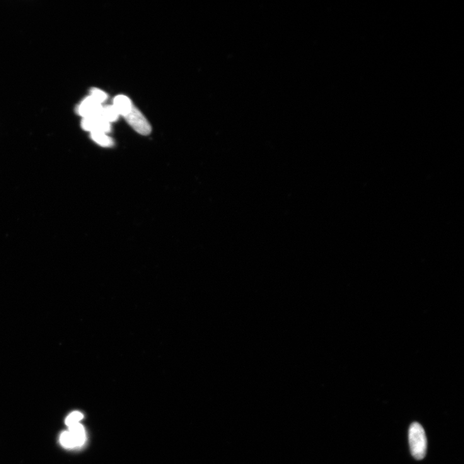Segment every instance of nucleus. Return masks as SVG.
Wrapping results in <instances>:
<instances>
[{"label": "nucleus", "mask_w": 464, "mask_h": 464, "mask_svg": "<svg viewBox=\"0 0 464 464\" xmlns=\"http://www.w3.org/2000/svg\"><path fill=\"white\" fill-rule=\"evenodd\" d=\"M410 451L417 460H422L426 454L427 441L424 428L418 422L413 423L409 430Z\"/></svg>", "instance_id": "nucleus-1"}, {"label": "nucleus", "mask_w": 464, "mask_h": 464, "mask_svg": "<svg viewBox=\"0 0 464 464\" xmlns=\"http://www.w3.org/2000/svg\"><path fill=\"white\" fill-rule=\"evenodd\" d=\"M123 117L133 129L141 135H148L151 132V126L142 113L132 105Z\"/></svg>", "instance_id": "nucleus-2"}, {"label": "nucleus", "mask_w": 464, "mask_h": 464, "mask_svg": "<svg viewBox=\"0 0 464 464\" xmlns=\"http://www.w3.org/2000/svg\"><path fill=\"white\" fill-rule=\"evenodd\" d=\"M103 106L91 96L87 97L77 107V113L83 118L101 117Z\"/></svg>", "instance_id": "nucleus-3"}, {"label": "nucleus", "mask_w": 464, "mask_h": 464, "mask_svg": "<svg viewBox=\"0 0 464 464\" xmlns=\"http://www.w3.org/2000/svg\"><path fill=\"white\" fill-rule=\"evenodd\" d=\"M81 126L83 129L92 132H102L108 134L112 130L111 124L102 117L83 118Z\"/></svg>", "instance_id": "nucleus-4"}, {"label": "nucleus", "mask_w": 464, "mask_h": 464, "mask_svg": "<svg viewBox=\"0 0 464 464\" xmlns=\"http://www.w3.org/2000/svg\"><path fill=\"white\" fill-rule=\"evenodd\" d=\"M133 105L131 100L128 97L120 95L116 96L113 100V106L121 115H124Z\"/></svg>", "instance_id": "nucleus-5"}, {"label": "nucleus", "mask_w": 464, "mask_h": 464, "mask_svg": "<svg viewBox=\"0 0 464 464\" xmlns=\"http://www.w3.org/2000/svg\"><path fill=\"white\" fill-rule=\"evenodd\" d=\"M69 427V431L71 432L72 437H73L76 446H82L84 444V441H85V432H84L83 425L79 424V423H77V424L71 425V426Z\"/></svg>", "instance_id": "nucleus-6"}, {"label": "nucleus", "mask_w": 464, "mask_h": 464, "mask_svg": "<svg viewBox=\"0 0 464 464\" xmlns=\"http://www.w3.org/2000/svg\"><path fill=\"white\" fill-rule=\"evenodd\" d=\"M92 139L97 144L103 147H110L113 145V141L110 137L105 133L92 132L91 133Z\"/></svg>", "instance_id": "nucleus-7"}, {"label": "nucleus", "mask_w": 464, "mask_h": 464, "mask_svg": "<svg viewBox=\"0 0 464 464\" xmlns=\"http://www.w3.org/2000/svg\"><path fill=\"white\" fill-rule=\"evenodd\" d=\"M119 113L116 110L114 106L113 105H106L103 106L102 111H101V117L104 120L107 121L108 122H114L119 118Z\"/></svg>", "instance_id": "nucleus-8"}, {"label": "nucleus", "mask_w": 464, "mask_h": 464, "mask_svg": "<svg viewBox=\"0 0 464 464\" xmlns=\"http://www.w3.org/2000/svg\"><path fill=\"white\" fill-rule=\"evenodd\" d=\"M60 442L63 446L66 448H73L76 446V442L71 432L65 431L60 436Z\"/></svg>", "instance_id": "nucleus-9"}, {"label": "nucleus", "mask_w": 464, "mask_h": 464, "mask_svg": "<svg viewBox=\"0 0 464 464\" xmlns=\"http://www.w3.org/2000/svg\"><path fill=\"white\" fill-rule=\"evenodd\" d=\"M83 419V415L81 413L74 412L68 416L66 420H65V424H66L67 426L70 427L71 426V425L77 424V423H79V422Z\"/></svg>", "instance_id": "nucleus-10"}, {"label": "nucleus", "mask_w": 464, "mask_h": 464, "mask_svg": "<svg viewBox=\"0 0 464 464\" xmlns=\"http://www.w3.org/2000/svg\"><path fill=\"white\" fill-rule=\"evenodd\" d=\"M97 102L101 104L107 100V95L100 89L93 88L91 91V96Z\"/></svg>", "instance_id": "nucleus-11"}]
</instances>
